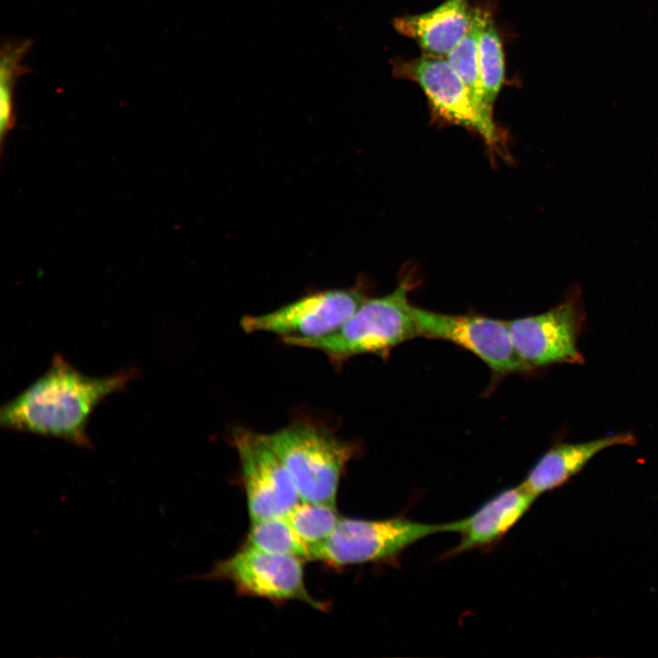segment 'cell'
Segmentation results:
<instances>
[{"instance_id": "obj_1", "label": "cell", "mask_w": 658, "mask_h": 658, "mask_svg": "<svg viewBox=\"0 0 658 658\" xmlns=\"http://www.w3.org/2000/svg\"><path fill=\"white\" fill-rule=\"evenodd\" d=\"M130 368L104 377L79 371L64 357L53 356L48 369L0 409V424L15 431L92 446L88 424L96 407L123 389L137 376Z\"/></svg>"}, {"instance_id": "obj_2", "label": "cell", "mask_w": 658, "mask_h": 658, "mask_svg": "<svg viewBox=\"0 0 658 658\" xmlns=\"http://www.w3.org/2000/svg\"><path fill=\"white\" fill-rule=\"evenodd\" d=\"M410 281H401L388 294L366 299L353 316L335 332L316 338H282L292 346L324 353L334 366L364 354L386 356L389 350L419 336L408 294Z\"/></svg>"}, {"instance_id": "obj_3", "label": "cell", "mask_w": 658, "mask_h": 658, "mask_svg": "<svg viewBox=\"0 0 658 658\" xmlns=\"http://www.w3.org/2000/svg\"><path fill=\"white\" fill-rule=\"evenodd\" d=\"M264 436L289 471L301 501L335 506L340 477L358 452L357 444L302 420Z\"/></svg>"}, {"instance_id": "obj_4", "label": "cell", "mask_w": 658, "mask_h": 658, "mask_svg": "<svg viewBox=\"0 0 658 658\" xmlns=\"http://www.w3.org/2000/svg\"><path fill=\"white\" fill-rule=\"evenodd\" d=\"M452 531V522L428 524L405 517L380 520L344 517L339 519L332 535L312 550V559L335 566L387 560L428 536Z\"/></svg>"}, {"instance_id": "obj_5", "label": "cell", "mask_w": 658, "mask_h": 658, "mask_svg": "<svg viewBox=\"0 0 658 658\" xmlns=\"http://www.w3.org/2000/svg\"><path fill=\"white\" fill-rule=\"evenodd\" d=\"M586 320L581 287L573 285L545 313L507 321L514 346L530 370L557 364L582 365L578 339Z\"/></svg>"}, {"instance_id": "obj_6", "label": "cell", "mask_w": 658, "mask_h": 658, "mask_svg": "<svg viewBox=\"0 0 658 658\" xmlns=\"http://www.w3.org/2000/svg\"><path fill=\"white\" fill-rule=\"evenodd\" d=\"M366 299L357 287L316 292L270 313L245 315L240 326L248 334L270 333L281 339L321 337L344 325Z\"/></svg>"}, {"instance_id": "obj_7", "label": "cell", "mask_w": 658, "mask_h": 658, "mask_svg": "<svg viewBox=\"0 0 658 658\" xmlns=\"http://www.w3.org/2000/svg\"><path fill=\"white\" fill-rule=\"evenodd\" d=\"M250 522L283 516L301 498L292 478L264 434L245 428L232 432Z\"/></svg>"}, {"instance_id": "obj_8", "label": "cell", "mask_w": 658, "mask_h": 658, "mask_svg": "<svg viewBox=\"0 0 658 658\" xmlns=\"http://www.w3.org/2000/svg\"><path fill=\"white\" fill-rule=\"evenodd\" d=\"M419 336L442 339L473 353L497 375L530 371L514 346L507 321L446 314L413 306Z\"/></svg>"}, {"instance_id": "obj_9", "label": "cell", "mask_w": 658, "mask_h": 658, "mask_svg": "<svg viewBox=\"0 0 658 658\" xmlns=\"http://www.w3.org/2000/svg\"><path fill=\"white\" fill-rule=\"evenodd\" d=\"M392 72L417 83L438 117L474 131L499 150L498 129L478 114L464 84L445 58L421 54L409 59L395 58Z\"/></svg>"}, {"instance_id": "obj_10", "label": "cell", "mask_w": 658, "mask_h": 658, "mask_svg": "<svg viewBox=\"0 0 658 658\" xmlns=\"http://www.w3.org/2000/svg\"><path fill=\"white\" fill-rule=\"evenodd\" d=\"M302 562L294 557L246 546L217 563L206 577L229 580L241 593L273 600H296L324 610V604L313 599L305 588Z\"/></svg>"}, {"instance_id": "obj_11", "label": "cell", "mask_w": 658, "mask_h": 658, "mask_svg": "<svg viewBox=\"0 0 658 658\" xmlns=\"http://www.w3.org/2000/svg\"><path fill=\"white\" fill-rule=\"evenodd\" d=\"M536 498L522 483L500 491L468 517L453 522V532L459 533L461 539L447 557L496 545Z\"/></svg>"}, {"instance_id": "obj_12", "label": "cell", "mask_w": 658, "mask_h": 658, "mask_svg": "<svg viewBox=\"0 0 658 658\" xmlns=\"http://www.w3.org/2000/svg\"><path fill=\"white\" fill-rule=\"evenodd\" d=\"M635 443L636 437L631 431L581 442L557 443L537 460L521 483L538 497L565 484L600 451L610 447L632 446Z\"/></svg>"}, {"instance_id": "obj_13", "label": "cell", "mask_w": 658, "mask_h": 658, "mask_svg": "<svg viewBox=\"0 0 658 658\" xmlns=\"http://www.w3.org/2000/svg\"><path fill=\"white\" fill-rule=\"evenodd\" d=\"M473 10L469 0H444L428 12L395 17L392 25L413 39L422 54L445 58L467 34Z\"/></svg>"}, {"instance_id": "obj_14", "label": "cell", "mask_w": 658, "mask_h": 658, "mask_svg": "<svg viewBox=\"0 0 658 658\" xmlns=\"http://www.w3.org/2000/svg\"><path fill=\"white\" fill-rule=\"evenodd\" d=\"M483 16V9L474 8L467 34L445 58L464 84L478 114L488 123L494 124L493 110L484 101L478 68V35Z\"/></svg>"}, {"instance_id": "obj_15", "label": "cell", "mask_w": 658, "mask_h": 658, "mask_svg": "<svg viewBox=\"0 0 658 658\" xmlns=\"http://www.w3.org/2000/svg\"><path fill=\"white\" fill-rule=\"evenodd\" d=\"M478 68L486 105L493 110L505 80L503 42L492 15L483 10L478 35Z\"/></svg>"}, {"instance_id": "obj_16", "label": "cell", "mask_w": 658, "mask_h": 658, "mask_svg": "<svg viewBox=\"0 0 658 658\" xmlns=\"http://www.w3.org/2000/svg\"><path fill=\"white\" fill-rule=\"evenodd\" d=\"M31 39H7L0 54V138L3 143L16 122L14 110V90L19 78L30 71L22 64L29 52Z\"/></svg>"}, {"instance_id": "obj_17", "label": "cell", "mask_w": 658, "mask_h": 658, "mask_svg": "<svg viewBox=\"0 0 658 658\" xmlns=\"http://www.w3.org/2000/svg\"><path fill=\"white\" fill-rule=\"evenodd\" d=\"M246 546L268 553L313 560L310 547L284 515L251 522Z\"/></svg>"}, {"instance_id": "obj_18", "label": "cell", "mask_w": 658, "mask_h": 658, "mask_svg": "<svg viewBox=\"0 0 658 658\" xmlns=\"http://www.w3.org/2000/svg\"><path fill=\"white\" fill-rule=\"evenodd\" d=\"M284 516L311 552L332 535L340 519L335 506L302 501Z\"/></svg>"}]
</instances>
